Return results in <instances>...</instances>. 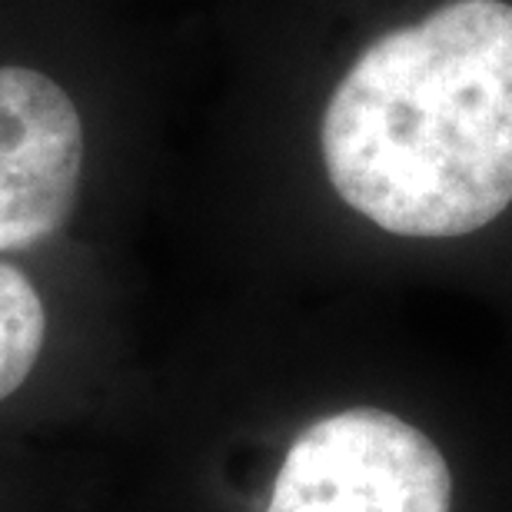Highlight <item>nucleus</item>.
Listing matches in <instances>:
<instances>
[{
  "mask_svg": "<svg viewBox=\"0 0 512 512\" xmlns=\"http://www.w3.org/2000/svg\"><path fill=\"white\" fill-rule=\"evenodd\" d=\"M333 193L393 237L453 240L512 207V4L446 0L360 50L326 97Z\"/></svg>",
  "mask_w": 512,
  "mask_h": 512,
  "instance_id": "obj_1",
  "label": "nucleus"
},
{
  "mask_svg": "<svg viewBox=\"0 0 512 512\" xmlns=\"http://www.w3.org/2000/svg\"><path fill=\"white\" fill-rule=\"evenodd\" d=\"M453 476L416 426L376 406L313 423L290 446L266 512H449Z\"/></svg>",
  "mask_w": 512,
  "mask_h": 512,
  "instance_id": "obj_2",
  "label": "nucleus"
},
{
  "mask_svg": "<svg viewBox=\"0 0 512 512\" xmlns=\"http://www.w3.org/2000/svg\"><path fill=\"white\" fill-rule=\"evenodd\" d=\"M84 117L37 67H0V253L57 237L84 187Z\"/></svg>",
  "mask_w": 512,
  "mask_h": 512,
  "instance_id": "obj_3",
  "label": "nucleus"
},
{
  "mask_svg": "<svg viewBox=\"0 0 512 512\" xmlns=\"http://www.w3.org/2000/svg\"><path fill=\"white\" fill-rule=\"evenodd\" d=\"M47 310L37 286L0 260V399L14 396L44 353Z\"/></svg>",
  "mask_w": 512,
  "mask_h": 512,
  "instance_id": "obj_4",
  "label": "nucleus"
}]
</instances>
